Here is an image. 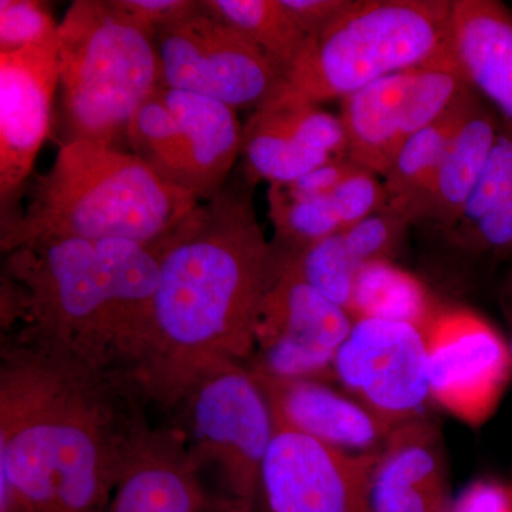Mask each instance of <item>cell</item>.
<instances>
[{
    "label": "cell",
    "mask_w": 512,
    "mask_h": 512,
    "mask_svg": "<svg viewBox=\"0 0 512 512\" xmlns=\"http://www.w3.org/2000/svg\"><path fill=\"white\" fill-rule=\"evenodd\" d=\"M133 379L8 340L0 362V512H104L150 433Z\"/></svg>",
    "instance_id": "cell-1"
},
{
    "label": "cell",
    "mask_w": 512,
    "mask_h": 512,
    "mask_svg": "<svg viewBox=\"0 0 512 512\" xmlns=\"http://www.w3.org/2000/svg\"><path fill=\"white\" fill-rule=\"evenodd\" d=\"M247 178L202 201L161 245L150 306V340L138 386L147 402L175 409L202 373L248 365L268 284L272 245Z\"/></svg>",
    "instance_id": "cell-2"
},
{
    "label": "cell",
    "mask_w": 512,
    "mask_h": 512,
    "mask_svg": "<svg viewBox=\"0 0 512 512\" xmlns=\"http://www.w3.org/2000/svg\"><path fill=\"white\" fill-rule=\"evenodd\" d=\"M161 245L67 238L13 249L3 264V328L18 320L16 339L138 384Z\"/></svg>",
    "instance_id": "cell-3"
},
{
    "label": "cell",
    "mask_w": 512,
    "mask_h": 512,
    "mask_svg": "<svg viewBox=\"0 0 512 512\" xmlns=\"http://www.w3.org/2000/svg\"><path fill=\"white\" fill-rule=\"evenodd\" d=\"M200 201L131 151L89 140L62 143L28 207L2 222L3 254L49 239H120L154 245Z\"/></svg>",
    "instance_id": "cell-4"
},
{
    "label": "cell",
    "mask_w": 512,
    "mask_h": 512,
    "mask_svg": "<svg viewBox=\"0 0 512 512\" xmlns=\"http://www.w3.org/2000/svg\"><path fill=\"white\" fill-rule=\"evenodd\" d=\"M63 143L127 147L134 114L160 87L157 30L114 0H76L59 25Z\"/></svg>",
    "instance_id": "cell-5"
},
{
    "label": "cell",
    "mask_w": 512,
    "mask_h": 512,
    "mask_svg": "<svg viewBox=\"0 0 512 512\" xmlns=\"http://www.w3.org/2000/svg\"><path fill=\"white\" fill-rule=\"evenodd\" d=\"M453 64V0H349L306 39L285 83L319 104L342 101L389 74Z\"/></svg>",
    "instance_id": "cell-6"
},
{
    "label": "cell",
    "mask_w": 512,
    "mask_h": 512,
    "mask_svg": "<svg viewBox=\"0 0 512 512\" xmlns=\"http://www.w3.org/2000/svg\"><path fill=\"white\" fill-rule=\"evenodd\" d=\"M177 409L183 414L185 430L180 431L188 450L201 468H215L225 497L259 505L262 467L275 424L248 365L211 367L185 390Z\"/></svg>",
    "instance_id": "cell-7"
},
{
    "label": "cell",
    "mask_w": 512,
    "mask_h": 512,
    "mask_svg": "<svg viewBox=\"0 0 512 512\" xmlns=\"http://www.w3.org/2000/svg\"><path fill=\"white\" fill-rule=\"evenodd\" d=\"M160 86L258 109L284 83L275 63L228 23L201 13L157 30Z\"/></svg>",
    "instance_id": "cell-8"
},
{
    "label": "cell",
    "mask_w": 512,
    "mask_h": 512,
    "mask_svg": "<svg viewBox=\"0 0 512 512\" xmlns=\"http://www.w3.org/2000/svg\"><path fill=\"white\" fill-rule=\"evenodd\" d=\"M352 316L293 272L272 251L255 325L252 369L296 379L333 380V360Z\"/></svg>",
    "instance_id": "cell-9"
},
{
    "label": "cell",
    "mask_w": 512,
    "mask_h": 512,
    "mask_svg": "<svg viewBox=\"0 0 512 512\" xmlns=\"http://www.w3.org/2000/svg\"><path fill=\"white\" fill-rule=\"evenodd\" d=\"M333 380L392 429L423 419L431 400L423 330L406 322L356 319L333 360Z\"/></svg>",
    "instance_id": "cell-10"
},
{
    "label": "cell",
    "mask_w": 512,
    "mask_h": 512,
    "mask_svg": "<svg viewBox=\"0 0 512 512\" xmlns=\"http://www.w3.org/2000/svg\"><path fill=\"white\" fill-rule=\"evenodd\" d=\"M467 83L460 66L416 67L389 74L342 100L346 158L383 177L400 148L440 117Z\"/></svg>",
    "instance_id": "cell-11"
},
{
    "label": "cell",
    "mask_w": 512,
    "mask_h": 512,
    "mask_svg": "<svg viewBox=\"0 0 512 512\" xmlns=\"http://www.w3.org/2000/svg\"><path fill=\"white\" fill-rule=\"evenodd\" d=\"M421 330L431 400L468 426H481L493 416L512 377L507 340L467 309H436Z\"/></svg>",
    "instance_id": "cell-12"
},
{
    "label": "cell",
    "mask_w": 512,
    "mask_h": 512,
    "mask_svg": "<svg viewBox=\"0 0 512 512\" xmlns=\"http://www.w3.org/2000/svg\"><path fill=\"white\" fill-rule=\"evenodd\" d=\"M380 453L356 454L275 429L261 473L264 512H372L370 480Z\"/></svg>",
    "instance_id": "cell-13"
},
{
    "label": "cell",
    "mask_w": 512,
    "mask_h": 512,
    "mask_svg": "<svg viewBox=\"0 0 512 512\" xmlns=\"http://www.w3.org/2000/svg\"><path fill=\"white\" fill-rule=\"evenodd\" d=\"M60 84V42L0 53V200L2 215L22 190L50 133Z\"/></svg>",
    "instance_id": "cell-14"
},
{
    "label": "cell",
    "mask_w": 512,
    "mask_h": 512,
    "mask_svg": "<svg viewBox=\"0 0 512 512\" xmlns=\"http://www.w3.org/2000/svg\"><path fill=\"white\" fill-rule=\"evenodd\" d=\"M249 370L264 392L275 429L296 431L356 454L382 453L392 436V427L328 382Z\"/></svg>",
    "instance_id": "cell-15"
},
{
    "label": "cell",
    "mask_w": 512,
    "mask_h": 512,
    "mask_svg": "<svg viewBox=\"0 0 512 512\" xmlns=\"http://www.w3.org/2000/svg\"><path fill=\"white\" fill-rule=\"evenodd\" d=\"M160 92L178 121L174 148L160 175L200 202L211 200L241 157L244 126L238 111L197 94L161 86Z\"/></svg>",
    "instance_id": "cell-16"
},
{
    "label": "cell",
    "mask_w": 512,
    "mask_h": 512,
    "mask_svg": "<svg viewBox=\"0 0 512 512\" xmlns=\"http://www.w3.org/2000/svg\"><path fill=\"white\" fill-rule=\"evenodd\" d=\"M201 471L180 430H151L104 512H205L214 495Z\"/></svg>",
    "instance_id": "cell-17"
},
{
    "label": "cell",
    "mask_w": 512,
    "mask_h": 512,
    "mask_svg": "<svg viewBox=\"0 0 512 512\" xmlns=\"http://www.w3.org/2000/svg\"><path fill=\"white\" fill-rule=\"evenodd\" d=\"M372 512H448L447 468L429 417L393 430L370 480Z\"/></svg>",
    "instance_id": "cell-18"
},
{
    "label": "cell",
    "mask_w": 512,
    "mask_h": 512,
    "mask_svg": "<svg viewBox=\"0 0 512 512\" xmlns=\"http://www.w3.org/2000/svg\"><path fill=\"white\" fill-rule=\"evenodd\" d=\"M461 74L512 131V10L495 0H453Z\"/></svg>",
    "instance_id": "cell-19"
},
{
    "label": "cell",
    "mask_w": 512,
    "mask_h": 512,
    "mask_svg": "<svg viewBox=\"0 0 512 512\" xmlns=\"http://www.w3.org/2000/svg\"><path fill=\"white\" fill-rule=\"evenodd\" d=\"M501 121L483 99L458 130L433 180L407 212L410 224L430 221L444 231L453 228L476 187Z\"/></svg>",
    "instance_id": "cell-20"
},
{
    "label": "cell",
    "mask_w": 512,
    "mask_h": 512,
    "mask_svg": "<svg viewBox=\"0 0 512 512\" xmlns=\"http://www.w3.org/2000/svg\"><path fill=\"white\" fill-rule=\"evenodd\" d=\"M478 100L480 96L467 84L466 89L458 94L440 117L421 128L400 148L382 177L389 198L387 208L399 212L407 220V212L429 188L454 137L477 106Z\"/></svg>",
    "instance_id": "cell-21"
},
{
    "label": "cell",
    "mask_w": 512,
    "mask_h": 512,
    "mask_svg": "<svg viewBox=\"0 0 512 512\" xmlns=\"http://www.w3.org/2000/svg\"><path fill=\"white\" fill-rule=\"evenodd\" d=\"M241 158L244 177L255 185L259 181H268L271 185L292 183L335 160L303 146L264 104L254 110L244 126Z\"/></svg>",
    "instance_id": "cell-22"
},
{
    "label": "cell",
    "mask_w": 512,
    "mask_h": 512,
    "mask_svg": "<svg viewBox=\"0 0 512 512\" xmlns=\"http://www.w3.org/2000/svg\"><path fill=\"white\" fill-rule=\"evenodd\" d=\"M434 311L423 285L390 261L367 264L356 276L349 309L353 320H393L423 329Z\"/></svg>",
    "instance_id": "cell-23"
},
{
    "label": "cell",
    "mask_w": 512,
    "mask_h": 512,
    "mask_svg": "<svg viewBox=\"0 0 512 512\" xmlns=\"http://www.w3.org/2000/svg\"><path fill=\"white\" fill-rule=\"evenodd\" d=\"M201 5L205 13L254 42L284 73V79L308 39L281 0H202Z\"/></svg>",
    "instance_id": "cell-24"
},
{
    "label": "cell",
    "mask_w": 512,
    "mask_h": 512,
    "mask_svg": "<svg viewBox=\"0 0 512 512\" xmlns=\"http://www.w3.org/2000/svg\"><path fill=\"white\" fill-rule=\"evenodd\" d=\"M272 251L303 281L349 313L360 268L350 258L342 231L298 251H281L274 247Z\"/></svg>",
    "instance_id": "cell-25"
},
{
    "label": "cell",
    "mask_w": 512,
    "mask_h": 512,
    "mask_svg": "<svg viewBox=\"0 0 512 512\" xmlns=\"http://www.w3.org/2000/svg\"><path fill=\"white\" fill-rule=\"evenodd\" d=\"M269 218L274 225L272 247L298 251L343 231L329 197L291 198L271 185Z\"/></svg>",
    "instance_id": "cell-26"
},
{
    "label": "cell",
    "mask_w": 512,
    "mask_h": 512,
    "mask_svg": "<svg viewBox=\"0 0 512 512\" xmlns=\"http://www.w3.org/2000/svg\"><path fill=\"white\" fill-rule=\"evenodd\" d=\"M512 195V131L501 124L476 187L468 198L460 217L448 229L453 235L470 228L478 220Z\"/></svg>",
    "instance_id": "cell-27"
},
{
    "label": "cell",
    "mask_w": 512,
    "mask_h": 512,
    "mask_svg": "<svg viewBox=\"0 0 512 512\" xmlns=\"http://www.w3.org/2000/svg\"><path fill=\"white\" fill-rule=\"evenodd\" d=\"M410 224L399 212L384 208L353 227L343 229L350 258L360 269L377 261H389L402 245Z\"/></svg>",
    "instance_id": "cell-28"
},
{
    "label": "cell",
    "mask_w": 512,
    "mask_h": 512,
    "mask_svg": "<svg viewBox=\"0 0 512 512\" xmlns=\"http://www.w3.org/2000/svg\"><path fill=\"white\" fill-rule=\"evenodd\" d=\"M59 30L49 6L39 0L0 2V53L42 42Z\"/></svg>",
    "instance_id": "cell-29"
},
{
    "label": "cell",
    "mask_w": 512,
    "mask_h": 512,
    "mask_svg": "<svg viewBox=\"0 0 512 512\" xmlns=\"http://www.w3.org/2000/svg\"><path fill=\"white\" fill-rule=\"evenodd\" d=\"M329 198L342 229L384 210L389 201L382 177L355 163Z\"/></svg>",
    "instance_id": "cell-30"
},
{
    "label": "cell",
    "mask_w": 512,
    "mask_h": 512,
    "mask_svg": "<svg viewBox=\"0 0 512 512\" xmlns=\"http://www.w3.org/2000/svg\"><path fill=\"white\" fill-rule=\"evenodd\" d=\"M451 244L473 254L508 255L512 258V195L470 228L448 235Z\"/></svg>",
    "instance_id": "cell-31"
},
{
    "label": "cell",
    "mask_w": 512,
    "mask_h": 512,
    "mask_svg": "<svg viewBox=\"0 0 512 512\" xmlns=\"http://www.w3.org/2000/svg\"><path fill=\"white\" fill-rule=\"evenodd\" d=\"M134 19L160 30L192 18L202 12L198 0H114Z\"/></svg>",
    "instance_id": "cell-32"
},
{
    "label": "cell",
    "mask_w": 512,
    "mask_h": 512,
    "mask_svg": "<svg viewBox=\"0 0 512 512\" xmlns=\"http://www.w3.org/2000/svg\"><path fill=\"white\" fill-rule=\"evenodd\" d=\"M448 512H512V484L474 481L451 500Z\"/></svg>",
    "instance_id": "cell-33"
},
{
    "label": "cell",
    "mask_w": 512,
    "mask_h": 512,
    "mask_svg": "<svg viewBox=\"0 0 512 512\" xmlns=\"http://www.w3.org/2000/svg\"><path fill=\"white\" fill-rule=\"evenodd\" d=\"M352 167V161L348 158H340V160H332L320 165L292 183L274 185L291 198L329 197Z\"/></svg>",
    "instance_id": "cell-34"
},
{
    "label": "cell",
    "mask_w": 512,
    "mask_h": 512,
    "mask_svg": "<svg viewBox=\"0 0 512 512\" xmlns=\"http://www.w3.org/2000/svg\"><path fill=\"white\" fill-rule=\"evenodd\" d=\"M303 35L311 37L325 29L348 6L349 0H281Z\"/></svg>",
    "instance_id": "cell-35"
},
{
    "label": "cell",
    "mask_w": 512,
    "mask_h": 512,
    "mask_svg": "<svg viewBox=\"0 0 512 512\" xmlns=\"http://www.w3.org/2000/svg\"><path fill=\"white\" fill-rule=\"evenodd\" d=\"M500 305L501 309H503L504 318L505 320H507L508 330H510V338H508V348H510L512 367V258L510 269H508V274L507 276H505L503 286H501Z\"/></svg>",
    "instance_id": "cell-36"
},
{
    "label": "cell",
    "mask_w": 512,
    "mask_h": 512,
    "mask_svg": "<svg viewBox=\"0 0 512 512\" xmlns=\"http://www.w3.org/2000/svg\"><path fill=\"white\" fill-rule=\"evenodd\" d=\"M205 512H264L259 505L244 503L231 497H214Z\"/></svg>",
    "instance_id": "cell-37"
}]
</instances>
